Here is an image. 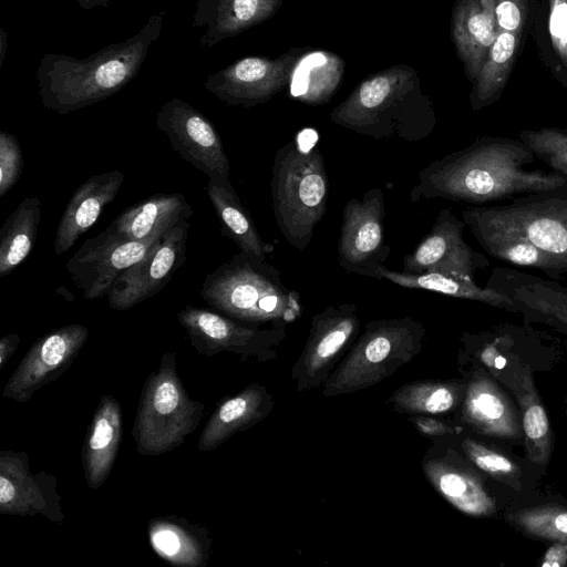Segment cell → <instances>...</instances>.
Returning <instances> with one entry per match:
<instances>
[{
    "label": "cell",
    "instance_id": "1",
    "mask_svg": "<svg viewBox=\"0 0 567 567\" xmlns=\"http://www.w3.org/2000/svg\"><path fill=\"white\" fill-rule=\"evenodd\" d=\"M535 155L518 137L483 135L422 168L410 200L446 199L482 206L567 185L549 169L529 168Z\"/></svg>",
    "mask_w": 567,
    "mask_h": 567
},
{
    "label": "cell",
    "instance_id": "2",
    "mask_svg": "<svg viewBox=\"0 0 567 567\" xmlns=\"http://www.w3.org/2000/svg\"><path fill=\"white\" fill-rule=\"evenodd\" d=\"M163 21L164 12L153 13L136 33L86 58L44 53L35 72L43 106L65 115L123 90L161 37Z\"/></svg>",
    "mask_w": 567,
    "mask_h": 567
},
{
    "label": "cell",
    "instance_id": "3",
    "mask_svg": "<svg viewBox=\"0 0 567 567\" xmlns=\"http://www.w3.org/2000/svg\"><path fill=\"white\" fill-rule=\"evenodd\" d=\"M330 120L374 140L419 142L436 125L432 100L417 72L395 64L361 81L330 114Z\"/></svg>",
    "mask_w": 567,
    "mask_h": 567
},
{
    "label": "cell",
    "instance_id": "4",
    "mask_svg": "<svg viewBox=\"0 0 567 567\" xmlns=\"http://www.w3.org/2000/svg\"><path fill=\"white\" fill-rule=\"evenodd\" d=\"M199 295L216 312L252 326L286 327L302 312L300 293L280 271L241 250L206 276Z\"/></svg>",
    "mask_w": 567,
    "mask_h": 567
},
{
    "label": "cell",
    "instance_id": "5",
    "mask_svg": "<svg viewBox=\"0 0 567 567\" xmlns=\"http://www.w3.org/2000/svg\"><path fill=\"white\" fill-rule=\"evenodd\" d=\"M300 136L277 150L270 188L278 229L288 244L303 251L326 215L329 185L316 141L308 144Z\"/></svg>",
    "mask_w": 567,
    "mask_h": 567
},
{
    "label": "cell",
    "instance_id": "6",
    "mask_svg": "<svg viewBox=\"0 0 567 567\" xmlns=\"http://www.w3.org/2000/svg\"><path fill=\"white\" fill-rule=\"evenodd\" d=\"M424 338V326L411 316L368 322L324 382L323 396L349 394L380 383L421 352Z\"/></svg>",
    "mask_w": 567,
    "mask_h": 567
},
{
    "label": "cell",
    "instance_id": "7",
    "mask_svg": "<svg viewBox=\"0 0 567 567\" xmlns=\"http://www.w3.org/2000/svg\"><path fill=\"white\" fill-rule=\"evenodd\" d=\"M204 404L189 396L178 372L175 352L162 355L142 389L132 436L141 455L155 456L181 446L198 426Z\"/></svg>",
    "mask_w": 567,
    "mask_h": 567
},
{
    "label": "cell",
    "instance_id": "8",
    "mask_svg": "<svg viewBox=\"0 0 567 567\" xmlns=\"http://www.w3.org/2000/svg\"><path fill=\"white\" fill-rule=\"evenodd\" d=\"M177 319L193 348L206 357L230 352L241 360L266 362L277 358V347L287 338L286 327L259 328L189 305Z\"/></svg>",
    "mask_w": 567,
    "mask_h": 567
},
{
    "label": "cell",
    "instance_id": "9",
    "mask_svg": "<svg viewBox=\"0 0 567 567\" xmlns=\"http://www.w3.org/2000/svg\"><path fill=\"white\" fill-rule=\"evenodd\" d=\"M309 48H292L275 59L246 56L207 75L204 87L231 106L269 102L290 85L296 65Z\"/></svg>",
    "mask_w": 567,
    "mask_h": 567
},
{
    "label": "cell",
    "instance_id": "10",
    "mask_svg": "<svg viewBox=\"0 0 567 567\" xmlns=\"http://www.w3.org/2000/svg\"><path fill=\"white\" fill-rule=\"evenodd\" d=\"M385 199L380 188L362 198H350L342 210L337 258L347 274L378 279V269L390 255L385 239Z\"/></svg>",
    "mask_w": 567,
    "mask_h": 567
},
{
    "label": "cell",
    "instance_id": "11",
    "mask_svg": "<svg viewBox=\"0 0 567 567\" xmlns=\"http://www.w3.org/2000/svg\"><path fill=\"white\" fill-rule=\"evenodd\" d=\"M475 207L567 261V185L519 195L505 204Z\"/></svg>",
    "mask_w": 567,
    "mask_h": 567
},
{
    "label": "cell",
    "instance_id": "12",
    "mask_svg": "<svg viewBox=\"0 0 567 567\" xmlns=\"http://www.w3.org/2000/svg\"><path fill=\"white\" fill-rule=\"evenodd\" d=\"M361 327L354 303L330 305L310 322L305 347L291 370L298 392L324 384L343 351L352 346Z\"/></svg>",
    "mask_w": 567,
    "mask_h": 567
},
{
    "label": "cell",
    "instance_id": "13",
    "mask_svg": "<svg viewBox=\"0 0 567 567\" xmlns=\"http://www.w3.org/2000/svg\"><path fill=\"white\" fill-rule=\"evenodd\" d=\"M162 236L163 234L145 240H130L109 226L99 235L83 241L66 261V271L85 299H99L106 295L117 277L141 260Z\"/></svg>",
    "mask_w": 567,
    "mask_h": 567
},
{
    "label": "cell",
    "instance_id": "14",
    "mask_svg": "<svg viewBox=\"0 0 567 567\" xmlns=\"http://www.w3.org/2000/svg\"><path fill=\"white\" fill-rule=\"evenodd\" d=\"M156 126L172 148L208 178L230 181V164L212 122L179 97L167 100L156 112Z\"/></svg>",
    "mask_w": 567,
    "mask_h": 567
},
{
    "label": "cell",
    "instance_id": "15",
    "mask_svg": "<svg viewBox=\"0 0 567 567\" xmlns=\"http://www.w3.org/2000/svg\"><path fill=\"white\" fill-rule=\"evenodd\" d=\"M190 224L183 219L169 228L146 255L126 268L107 292L113 310L124 311L162 290L186 260Z\"/></svg>",
    "mask_w": 567,
    "mask_h": 567
},
{
    "label": "cell",
    "instance_id": "16",
    "mask_svg": "<svg viewBox=\"0 0 567 567\" xmlns=\"http://www.w3.org/2000/svg\"><path fill=\"white\" fill-rule=\"evenodd\" d=\"M465 221L452 208L439 212L429 234L403 258V271L437 272L473 279L489 266L487 257L472 248L463 237Z\"/></svg>",
    "mask_w": 567,
    "mask_h": 567
},
{
    "label": "cell",
    "instance_id": "17",
    "mask_svg": "<svg viewBox=\"0 0 567 567\" xmlns=\"http://www.w3.org/2000/svg\"><path fill=\"white\" fill-rule=\"evenodd\" d=\"M89 329L71 323L39 338L8 379L2 395L21 403L63 374L89 339Z\"/></svg>",
    "mask_w": 567,
    "mask_h": 567
},
{
    "label": "cell",
    "instance_id": "18",
    "mask_svg": "<svg viewBox=\"0 0 567 567\" xmlns=\"http://www.w3.org/2000/svg\"><path fill=\"white\" fill-rule=\"evenodd\" d=\"M56 478L40 471L31 473L28 454L22 451L0 452V512L6 515H42L62 524L64 513Z\"/></svg>",
    "mask_w": 567,
    "mask_h": 567
},
{
    "label": "cell",
    "instance_id": "19",
    "mask_svg": "<svg viewBox=\"0 0 567 567\" xmlns=\"http://www.w3.org/2000/svg\"><path fill=\"white\" fill-rule=\"evenodd\" d=\"M486 286L508 296L516 313L544 322L567 333V287L524 270L496 267Z\"/></svg>",
    "mask_w": 567,
    "mask_h": 567
},
{
    "label": "cell",
    "instance_id": "20",
    "mask_svg": "<svg viewBox=\"0 0 567 567\" xmlns=\"http://www.w3.org/2000/svg\"><path fill=\"white\" fill-rule=\"evenodd\" d=\"M481 247L502 261L543 271L553 280L567 278V261L547 252L509 226L496 221L477 210L475 206L461 214Z\"/></svg>",
    "mask_w": 567,
    "mask_h": 567
},
{
    "label": "cell",
    "instance_id": "21",
    "mask_svg": "<svg viewBox=\"0 0 567 567\" xmlns=\"http://www.w3.org/2000/svg\"><path fill=\"white\" fill-rule=\"evenodd\" d=\"M498 33L494 0H455L451 39L472 84Z\"/></svg>",
    "mask_w": 567,
    "mask_h": 567
},
{
    "label": "cell",
    "instance_id": "22",
    "mask_svg": "<svg viewBox=\"0 0 567 567\" xmlns=\"http://www.w3.org/2000/svg\"><path fill=\"white\" fill-rule=\"evenodd\" d=\"M281 6L282 0H197L193 27L200 45L212 48L269 20Z\"/></svg>",
    "mask_w": 567,
    "mask_h": 567
},
{
    "label": "cell",
    "instance_id": "23",
    "mask_svg": "<svg viewBox=\"0 0 567 567\" xmlns=\"http://www.w3.org/2000/svg\"><path fill=\"white\" fill-rule=\"evenodd\" d=\"M123 182L124 173L114 169L94 175L76 188L58 224L53 245L58 256L66 252L97 221Z\"/></svg>",
    "mask_w": 567,
    "mask_h": 567
},
{
    "label": "cell",
    "instance_id": "24",
    "mask_svg": "<svg viewBox=\"0 0 567 567\" xmlns=\"http://www.w3.org/2000/svg\"><path fill=\"white\" fill-rule=\"evenodd\" d=\"M421 467L434 489L460 512L476 517L495 512V503L478 477L450 453L429 451Z\"/></svg>",
    "mask_w": 567,
    "mask_h": 567
},
{
    "label": "cell",
    "instance_id": "25",
    "mask_svg": "<svg viewBox=\"0 0 567 567\" xmlns=\"http://www.w3.org/2000/svg\"><path fill=\"white\" fill-rule=\"evenodd\" d=\"M274 408L268 390L250 383L236 395L223 400L207 421L198 440V451L215 450L239 431L247 430L266 416Z\"/></svg>",
    "mask_w": 567,
    "mask_h": 567
},
{
    "label": "cell",
    "instance_id": "26",
    "mask_svg": "<svg viewBox=\"0 0 567 567\" xmlns=\"http://www.w3.org/2000/svg\"><path fill=\"white\" fill-rule=\"evenodd\" d=\"M123 431V416L118 401L103 395L94 411L82 447V462L86 484L97 489L107 480L115 463Z\"/></svg>",
    "mask_w": 567,
    "mask_h": 567
},
{
    "label": "cell",
    "instance_id": "27",
    "mask_svg": "<svg viewBox=\"0 0 567 567\" xmlns=\"http://www.w3.org/2000/svg\"><path fill=\"white\" fill-rule=\"evenodd\" d=\"M474 373L462 401L463 420L476 432L503 439L520 436L517 413L501 389L484 373Z\"/></svg>",
    "mask_w": 567,
    "mask_h": 567
},
{
    "label": "cell",
    "instance_id": "28",
    "mask_svg": "<svg viewBox=\"0 0 567 567\" xmlns=\"http://www.w3.org/2000/svg\"><path fill=\"white\" fill-rule=\"evenodd\" d=\"M193 214L194 209L184 195L156 194L122 212L110 227L130 240H145L164 234Z\"/></svg>",
    "mask_w": 567,
    "mask_h": 567
},
{
    "label": "cell",
    "instance_id": "29",
    "mask_svg": "<svg viewBox=\"0 0 567 567\" xmlns=\"http://www.w3.org/2000/svg\"><path fill=\"white\" fill-rule=\"evenodd\" d=\"M150 543L156 554L181 567H203L207 564L210 539L204 528L174 515L156 518L148 524Z\"/></svg>",
    "mask_w": 567,
    "mask_h": 567
},
{
    "label": "cell",
    "instance_id": "30",
    "mask_svg": "<svg viewBox=\"0 0 567 567\" xmlns=\"http://www.w3.org/2000/svg\"><path fill=\"white\" fill-rule=\"evenodd\" d=\"M207 195L220 223L221 234L256 258L266 260L275 247L260 237L249 212L243 205L230 181L208 178Z\"/></svg>",
    "mask_w": 567,
    "mask_h": 567
},
{
    "label": "cell",
    "instance_id": "31",
    "mask_svg": "<svg viewBox=\"0 0 567 567\" xmlns=\"http://www.w3.org/2000/svg\"><path fill=\"white\" fill-rule=\"evenodd\" d=\"M530 27L542 62L567 89V0H534Z\"/></svg>",
    "mask_w": 567,
    "mask_h": 567
},
{
    "label": "cell",
    "instance_id": "32",
    "mask_svg": "<svg viewBox=\"0 0 567 567\" xmlns=\"http://www.w3.org/2000/svg\"><path fill=\"white\" fill-rule=\"evenodd\" d=\"M378 279H385L403 288L434 291L453 298L480 301L488 306L516 313L513 300L487 286L481 287L473 279L458 278L437 272L410 274L381 265Z\"/></svg>",
    "mask_w": 567,
    "mask_h": 567
},
{
    "label": "cell",
    "instance_id": "33",
    "mask_svg": "<svg viewBox=\"0 0 567 567\" xmlns=\"http://www.w3.org/2000/svg\"><path fill=\"white\" fill-rule=\"evenodd\" d=\"M344 61L333 52L307 51L295 68L290 95L309 105L328 103L342 83Z\"/></svg>",
    "mask_w": 567,
    "mask_h": 567
},
{
    "label": "cell",
    "instance_id": "34",
    "mask_svg": "<svg viewBox=\"0 0 567 567\" xmlns=\"http://www.w3.org/2000/svg\"><path fill=\"white\" fill-rule=\"evenodd\" d=\"M523 38L499 31L472 84L470 105L477 112L497 102L504 92L516 62Z\"/></svg>",
    "mask_w": 567,
    "mask_h": 567
},
{
    "label": "cell",
    "instance_id": "35",
    "mask_svg": "<svg viewBox=\"0 0 567 567\" xmlns=\"http://www.w3.org/2000/svg\"><path fill=\"white\" fill-rule=\"evenodd\" d=\"M466 385L458 381L422 380L404 384L388 399L400 413L413 415L441 414L457 408Z\"/></svg>",
    "mask_w": 567,
    "mask_h": 567
},
{
    "label": "cell",
    "instance_id": "36",
    "mask_svg": "<svg viewBox=\"0 0 567 567\" xmlns=\"http://www.w3.org/2000/svg\"><path fill=\"white\" fill-rule=\"evenodd\" d=\"M41 219L38 196L24 198L0 230V277L10 275L31 252Z\"/></svg>",
    "mask_w": 567,
    "mask_h": 567
},
{
    "label": "cell",
    "instance_id": "37",
    "mask_svg": "<svg viewBox=\"0 0 567 567\" xmlns=\"http://www.w3.org/2000/svg\"><path fill=\"white\" fill-rule=\"evenodd\" d=\"M516 394L522 408L523 430L529 461L546 464L551 452L550 426L528 370L523 377L520 391Z\"/></svg>",
    "mask_w": 567,
    "mask_h": 567
},
{
    "label": "cell",
    "instance_id": "38",
    "mask_svg": "<svg viewBox=\"0 0 567 567\" xmlns=\"http://www.w3.org/2000/svg\"><path fill=\"white\" fill-rule=\"evenodd\" d=\"M512 520L527 534L554 542H567V509L543 506L523 509Z\"/></svg>",
    "mask_w": 567,
    "mask_h": 567
},
{
    "label": "cell",
    "instance_id": "39",
    "mask_svg": "<svg viewBox=\"0 0 567 567\" xmlns=\"http://www.w3.org/2000/svg\"><path fill=\"white\" fill-rule=\"evenodd\" d=\"M518 138L544 163H567V128H526L518 133Z\"/></svg>",
    "mask_w": 567,
    "mask_h": 567
},
{
    "label": "cell",
    "instance_id": "40",
    "mask_svg": "<svg viewBox=\"0 0 567 567\" xmlns=\"http://www.w3.org/2000/svg\"><path fill=\"white\" fill-rule=\"evenodd\" d=\"M462 447L468 460L480 470L499 481L514 480L519 475V468L508 457L480 442L466 437Z\"/></svg>",
    "mask_w": 567,
    "mask_h": 567
},
{
    "label": "cell",
    "instance_id": "41",
    "mask_svg": "<svg viewBox=\"0 0 567 567\" xmlns=\"http://www.w3.org/2000/svg\"><path fill=\"white\" fill-rule=\"evenodd\" d=\"M23 157L18 138L7 131L0 133V197H3L19 181Z\"/></svg>",
    "mask_w": 567,
    "mask_h": 567
},
{
    "label": "cell",
    "instance_id": "42",
    "mask_svg": "<svg viewBox=\"0 0 567 567\" xmlns=\"http://www.w3.org/2000/svg\"><path fill=\"white\" fill-rule=\"evenodd\" d=\"M534 0H494V10L499 31L524 37L530 27Z\"/></svg>",
    "mask_w": 567,
    "mask_h": 567
},
{
    "label": "cell",
    "instance_id": "43",
    "mask_svg": "<svg viewBox=\"0 0 567 567\" xmlns=\"http://www.w3.org/2000/svg\"><path fill=\"white\" fill-rule=\"evenodd\" d=\"M412 421L419 433L424 436H439L455 432L450 425L429 415H415Z\"/></svg>",
    "mask_w": 567,
    "mask_h": 567
},
{
    "label": "cell",
    "instance_id": "44",
    "mask_svg": "<svg viewBox=\"0 0 567 567\" xmlns=\"http://www.w3.org/2000/svg\"><path fill=\"white\" fill-rule=\"evenodd\" d=\"M567 563V542H555L545 554L542 566L561 567Z\"/></svg>",
    "mask_w": 567,
    "mask_h": 567
},
{
    "label": "cell",
    "instance_id": "45",
    "mask_svg": "<svg viewBox=\"0 0 567 567\" xmlns=\"http://www.w3.org/2000/svg\"><path fill=\"white\" fill-rule=\"evenodd\" d=\"M20 342L18 333H10L0 339V370L3 369L7 361L13 355Z\"/></svg>",
    "mask_w": 567,
    "mask_h": 567
},
{
    "label": "cell",
    "instance_id": "46",
    "mask_svg": "<svg viewBox=\"0 0 567 567\" xmlns=\"http://www.w3.org/2000/svg\"><path fill=\"white\" fill-rule=\"evenodd\" d=\"M84 10H92L97 7L106 8L111 0H75Z\"/></svg>",
    "mask_w": 567,
    "mask_h": 567
},
{
    "label": "cell",
    "instance_id": "47",
    "mask_svg": "<svg viewBox=\"0 0 567 567\" xmlns=\"http://www.w3.org/2000/svg\"><path fill=\"white\" fill-rule=\"evenodd\" d=\"M550 169L561 174L567 178V163L557 162V161H548L545 163Z\"/></svg>",
    "mask_w": 567,
    "mask_h": 567
},
{
    "label": "cell",
    "instance_id": "48",
    "mask_svg": "<svg viewBox=\"0 0 567 567\" xmlns=\"http://www.w3.org/2000/svg\"><path fill=\"white\" fill-rule=\"evenodd\" d=\"M1 43H2V50H1V63L3 61V54L6 52L4 48H6V43H7V37H6V32L2 30V35H1Z\"/></svg>",
    "mask_w": 567,
    "mask_h": 567
}]
</instances>
